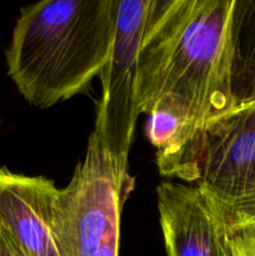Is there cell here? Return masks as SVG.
<instances>
[{
  "label": "cell",
  "mask_w": 255,
  "mask_h": 256,
  "mask_svg": "<svg viewBox=\"0 0 255 256\" xmlns=\"http://www.w3.org/2000/svg\"><path fill=\"white\" fill-rule=\"evenodd\" d=\"M234 0H150L138 55V109L162 98L179 102L205 129L232 110Z\"/></svg>",
  "instance_id": "obj_1"
},
{
  "label": "cell",
  "mask_w": 255,
  "mask_h": 256,
  "mask_svg": "<svg viewBox=\"0 0 255 256\" xmlns=\"http://www.w3.org/2000/svg\"><path fill=\"white\" fill-rule=\"evenodd\" d=\"M118 0H44L20 9L5 52L25 100L48 109L85 92L108 62Z\"/></svg>",
  "instance_id": "obj_2"
},
{
  "label": "cell",
  "mask_w": 255,
  "mask_h": 256,
  "mask_svg": "<svg viewBox=\"0 0 255 256\" xmlns=\"http://www.w3.org/2000/svg\"><path fill=\"white\" fill-rule=\"evenodd\" d=\"M92 132L85 156L52 200V224L62 256H119L120 218L134 189Z\"/></svg>",
  "instance_id": "obj_3"
},
{
  "label": "cell",
  "mask_w": 255,
  "mask_h": 256,
  "mask_svg": "<svg viewBox=\"0 0 255 256\" xmlns=\"http://www.w3.org/2000/svg\"><path fill=\"white\" fill-rule=\"evenodd\" d=\"M194 186L229 230L255 225V102L205 129Z\"/></svg>",
  "instance_id": "obj_4"
},
{
  "label": "cell",
  "mask_w": 255,
  "mask_h": 256,
  "mask_svg": "<svg viewBox=\"0 0 255 256\" xmlns=\"http://www.w3.org/2000/svg\"><path fill=\"white\" fill-rule=\"evenodd\" d=\"M150 0H118L114 42L99 78L102 98L94 132L116 162L122 176L128 166L138 109V55Z\"/></svg>",
  "instance_id": "obj_5"
},
{
  "label": "cell",
  "mask_w": 255,
  "mask_h": 256,
  "mask_svg": "<svg viewBox=\"0 0 255 256\" xmlns=\"http://www.w3.org/2000/svg\"><path fill=\"white\" fill-rule=\"evenodd\" d=\"M156 196L168 256H232L229 229L200 189L168 180Z\"/></svg>",
  "instance_id": "obj_6"
},
{
  "label": "cell",
  "mask_w": 255,
  "mask_h": 256,
  "mask_svg": "<svg viewBox=\"0 0 255 256\" xmlns=\"http://www.w3.org/2000/svg\"><path fill=\"white\" fill-rule=\"evenodd\" d=\"M56 189L52 179L0 166V225L22 256H62L52 224Z\"/></svg>",
  "instance_id": "obj_7"
},
{
  "label": "cell",
  "mask_w": 255,
  "mask_h": 256,
  "mask_svg": "<svg viewBox=\"0 0 255 256\" xmlns=\"http://www.w3.org/2000/svg\"><path fill=\"white\" fill-rule=\"evenodd\" d=\"M230 95L232 110L255 102V0H234Z\"/></svg>",
  "instance_id": "obj_8"
},
{
  "label": "cell",
  "mask_w": 255,
  "mask_h": 256,
  "mask_svg": "<svg viewBox=\"0 0 255 256\" xmlns=\"http://www.w3.org/2000/svg\"><path fill=\"white\" fill-rule=\"evenodd\" d=\"M232 256H255V225L229 230Z\"/></svg>",
  "instance_id": "obj_9"
},
{
  "label": "cell",
  "mask_w": 255,
  "mask_h": 256,
  "mask_svg": "<svg viewBox=\"0 0 255 256\" xmlns=\"http://www.w3.org/2000/svg\"><path fill=\"white\" fill-rule=\"evenodd\" d=\"M0 256H22L19 248L0 225Z\"/></svg>",
  "instance_id": "obj_10"
}]
</instances>
